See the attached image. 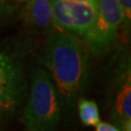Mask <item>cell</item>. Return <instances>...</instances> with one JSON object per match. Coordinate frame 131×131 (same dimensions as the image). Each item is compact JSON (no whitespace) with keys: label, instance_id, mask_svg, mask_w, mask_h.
I'll return each instance as SVG.
<instances>
[{"label":"cell","instance_id":"1","mask_svg":"<svg viewBox=\"0 0 131 131\" xmlns=\"http://www.w3.org/2000/svg\"><path fill=\"white\" fill-rule=\"evenodd\" d=\"M42 63L59 94L67 101H74L89 76L88 49L81 39L60 31L51 35L43 50Z\"/></svg>","mask_w":131,"mask_h":131},{"label":"cell","instance_id":"2","mask_svg":"<svg viewBox=\"0 0 131 131\" xmlns=\"http://www.w3.org/2000/svg\"><path fill=\"white\" fill-rule=\"evenodd\" d=\"M59 95L47 71L40 67L35 68L24 114L26 131L56 130L60 121Z\"/></svg>","mask_w":131,"mask_h":131},{"label":"cell","instance_id":"3","mask_svg":"<svg viewBox=\"0 0 131 131\" xmlns=\"http://www.w3.org/2000/svg\"><path fill=\"white\" fill-rule=\"evenodd\" d=\"M122 24L123 15L118 0H99L96 21L83 38L85 48L98 57L107 54L117 44Z\"/></svg>","mask_w":131,"mask_h":131},{"label":"cell","instance_id":"4","mask_svg":"<svg viewBox=\"0 0 131 131\" xmlns=\"http://www.w3.org/2000/svg\"><path fill=\"white\" fill-rule=\"evenodd\" d=\"M24 90V68L19 54L0 50V124L17 110Z\"/></svg>","mask_w":131,"mask_h":131},{"label":"cell","instance_id":"5","mask_svg":"<svg viewBox=\"0 0 131 131\" xmlns=\"http://www.w3.org/2000/svg\"><path fill=\"white\" fill-rule=\"evenodd\" d=\"M51 9L54 27L82 39L92 28L98 14L93 6L72 0H51Z\"/></svg>","mask_w":131,"mask_h":131},{"label":"cell","instance_id":"6","mask_svg":"<svg viewBox=\"0 0 131 131\" xmlns=\"http://www.w3.org/2000/svg\"><path fill=\"white\" fill-rule=\"evenodd\" d=\"M129 62H122L112 79L111 117L121 131H131V79Z\"/></svg>","mask_w":131,"mask_h":131},{"label":"cell","instance_id":"7","mask_svg":"<svg viewBox=\"0 0 131 131\" xmlns=\"http://www.w3.org/2000/svg\"><path fill=\"white\" fill-rule=\"evenodd\" d=\"M21 19L26 28L34 32H49L52 29L51 0H31L21 11Z\"/></svg>","mask_w":131,"mask_h":131},{"label":"cell","instance_id":"8","mask_svg":"<svg viewBox=\"0 0 131 131\" xmlns=\"http://www.w3.org/2000/svg\"><path fill=\"white\" fill-rule=\"evenodd\" d=\"M80 118L84 125L96 126L100 122L97 104L91 100L81 99L79 101Z\"/></svg>","mask_w":131,"mask_h":131},{"label":"cell","instance_id":"9","mask_svg":"<svg viewBox=\"0 0 131 131\" xmlns=\"http://www.w3.org/2000/svg\"><path fill=\"white\" fill-rule=\"evenodd\" d=\"M123 15V24L127 27L130 25L131 19V0H118Z\"/></svg>","mask_w":131,"mask_h":131},{"label":"cell","instance_id":"10","mask_svg":"<svg viewBox=\"0 0 131 131\" xmlns=\"http://www.w3.org/2000/svg\"><path fill=\"white\" fill-rule=\"evenodd\" d=\"M16 9H17V6L8 4L4 1L0 0V18L7 17L9 15L13 14L16 11Z\"/></svg>","mask_w":131,"mask_h":131},{"label":"cell","instance_id":"11","mask_svg":"<svg viewBox=\"0 0 131 131\" xmlns=\"http://www.w3.org/2000/svg\"><path fill=\"white\" fill-rule=\"evenodd\" d=\"M96 131H121L117 127L109 122H99L96 125Z\"/></svg>","mask_w":131,"mask_h":131}]
</instances>
